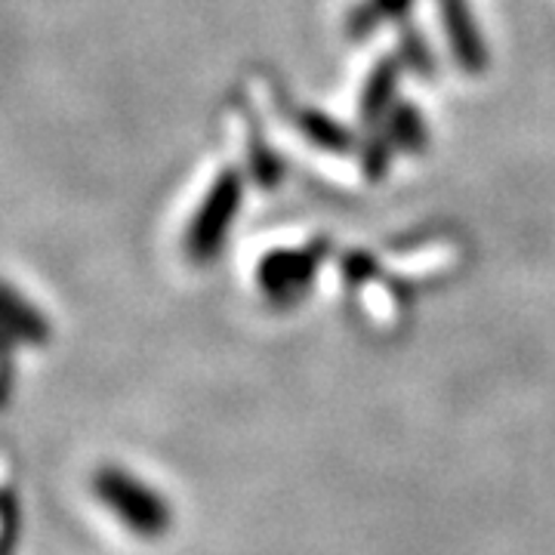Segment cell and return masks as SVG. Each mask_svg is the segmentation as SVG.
<instances>
[{
  "instance_id": "277c9868",
  "label": "cell",
  "mask_w": 555,
  "mask_h": 555,
  "mask_svg": "<svg viewBox=\"0 0 555 555\" xmlns=\"http://www.w3.org/2000/svg\"><path fill=\"white\" fill-rule=\"evenodd\" d=\"M444 7V22L451 28V40H454V50L460 53V60L466 68H481L485 65V50H481V40L476 38V28L473 20L466 16V0H441Z\"/></svg>"
},
{
  "instance_id": "3957f363",
  "label": "cell",
  "mask_w": 555,
  "mask_h": 555,
  "mask_svg": "<svg viewBox=\"0 0 555 555\" xmlns=\"http://www.w3.org/2000/svg\"><path fill=\"white\" fill-rule=\"evenodd\" d=\"M312 269V254H275L262 266V287L278 299H294L306 291Z\"/></svg>"
},
{
  "instance_id": "8992f818",
  "label": "cell",
  "mask_w": 555,
  "mask_h": 555,
  "mask_svg": "<svg viewBox=\"0 0 555 555\" xmlns=\"http://www.w3.org/2000/svg\"><path fill=\"white\" fill-rule=\"evenodd\" d=\"M404 3H411V0H371L367 3V20L361 22V28H367V25H374L383 16H392L396 10H401Z\"/></svg>"
},
{
  "instance_id": "6da1fadb",
  "label": "cell",
  "mask_w": 555,
  "mask_h": 555,
  "mask_svg": "<svg viewBox=\"0 0 555 555\" xmlns=\"http://www.w3.org/2000/svg\"><path fill=\"white\" fill-rule=\"evenodd\" d=\"M93 496L139 540H158L173 525L170 500L155 485L115 463L93 473Z\"/></svg>"
},
{
  "instance_id": "7a4b0ae2",
  "label": "cell",
  "mask_w": 555,
  "mask_h": 555,
  "mask_svg": "<svg viewBox=\"0 0 555 555\" xmlns=\"http://www.w3.org/2000/svg\"><path fill=\"white\" fill-rule=\"evenodd\" d=\"M241 201V182L235 173H225L214 185V192L207 195L204 207L198 210V217L189 229V254L192 259L204 262L207 257H214L219 250V244L225 238V229L232 225V219L238 214Z\"/></svg>"
},
{
  "instance_id": "5b68a950",
  "label": "cell",
  "mask_w": 555,
  "mask_h": 555,
  "mask_svg": "<svg viewBox=\"0 0 555 555\" xmlns=\"http://www.w3.org/2000/svg\"><path fill=\"white\" fill-rule=\"evenodd\" d=\"M389 93H392V72H389V68H379L377 78L371 80V90H367V96H364V112L374 118L379 105L389 100Z\"/></svg>"
}]
</instances>
